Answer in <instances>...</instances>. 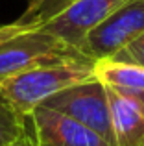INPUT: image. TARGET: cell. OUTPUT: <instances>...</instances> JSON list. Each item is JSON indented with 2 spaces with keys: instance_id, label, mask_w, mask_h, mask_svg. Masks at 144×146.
<instances>
[{
  "instance_id": "6da1fadb",
  "label": "cell",
  "mask_w": 144,
  "mask_h": 146,
  "mask_svg": "<svg viewBox=\"0 0 144 146\" xmlns=\"http://www.w3.org/2000/svg\"><path fill=\"white\" fill-rule=\"evenodd\" d=\"M94 78V61L87 57L39 65L0 78V100L18 115L30 117L35 107L55 93Z\"/></svg>"
},
{
  "instance_id": "7a4b0ae2",
  "label": "cell",
  "mask_w": 144,
  "mask_h": 146,
  "mask_svg": "<svg viewBox=\"0 0 144 146\" xmlns=\"http://www.w3.org/2000/svg\"><path fill=\"white\" fill-rule=\"evenodd\" d=\"M41 106L63 113L67 117L78 120L79 124L90 128L115 144L111 124V109H109V94L107 87L100 80H89V82L78 83V85L67 87V89L55 93L54 96L44 100Z\"/></svg>"
},
{
  "instance_id": "3957f363",
  "label": "cell",
  "mask_w": 144,
  "mask_h": 146,
  "mask_svg": "<svg viewBox=\"0 0 144 146\" xmlns=\"http://www.w3.org/2000/svg\"><path fill=\"white\" fill-rule=\"evenodd\" d=\"M81 57L85 56L78 48L69 46L61 39L43 30H32L0 44V78L39 65L81 59Z\"/></svg>"
},
{
  "instance_id": "277c9868",
  "label": "cell",
  "mask_w": 144,
  "mask_h": 146,
  "mask_svg": "<svg viewBox=\"0 0 144 146\" xmlns=\"http://www.w3.org/2000/svg\"><path fill=\"white\" fill-rule=\"evenodd\" d=\"M142 33L144 0H127L85 37L79 52L92 61L111 57Z\"/></svg>"
},
{
  "instance_id": "5b68a950",
  "label": "cell",
  "mask_w": 144,
  "mask_h": 146,
  "mask_svg": "<svg viewBox=\"0 0 144 146\" xmlns=\"http://www.w3.org/2000/svg\"><path fill=\"white\" fill-rule=\"evenodd\" d=\"M126 2L127 0H74L50 21L41 24L39 30L79 50L85 37Z\"/></svg>"
},
{
  "instance_id": "8992f818",
  "label": "cell",
  "mask_w": 144,
  "mask_h": 146,
  "mask_svg": "<svg viewBox=\"0 0 144 146\" xmlns=\"http://www.w3.org/2000/svg\"><path fill=\"white\" fill-rule=\"evenodd\" d=\"M35 146H115L90 128L63 113L39 106L30 113Z\"/></svg>"
},
{
  "instance_id": "52a82bcc",
  "label": "cell",
  "mask_w": 144,
  "mask_h": 146,
  "mask_svg": "<svg viewBox=\"0 0 144 146\" xmlns=\"http://www.w3.org/2000/svg\"><path fill=\"white\" fill-rule=\"evenodd\" d=\"M115 146L144 144V107L124 93L107 87Z\"/></svg>"
},
{
  "instance_id": "ba28073f",
  "label": "cell",
  "mask_w": 144,
  "mask_h": 146,
  "mask_svg": "<svg viewBox=\"0 0 144 146\" xmlns=\"http://www.w3.org/2000/svg\"><path fill=\"white\" fill-rule=\"evenodd\" d=\"M94 76L105 87L120 91H144V67L133 61L104 57L94 61Z\"/></svg>"
},
{
  "instance_id": "9c48e42d",
  "label": "cell",
  "mask_w": 144,
  "mask_h": 146,
  "mask_svg": "<svg viewBox=\"0 0 144 146\" xmlns=\"http://www.w3.org/2000/svg\"><path fill=\"white\" fill-rule=\"evenodd\" d=\"M28 117L18 115L7 104L0 100V146H11L20 139L28 137L26 129Z\"/></svg>"
},
{
  "instance_id": "30bf717a",
  "label": "cell",
  "mask_w": 144,
  "mask_h": 146,
  "mask_svg": "<svg viewBox=\"0 0 144 146\" xmlns=\"http://www.w3.org/2000/svg\"><path fill=\"white\" fill-rule=\"evenodd\" d=\"M74 0H28V9L24 11V15L18 21L39 30L41 24L50 21L55 13L65 9Z\"/></svg>"
},
{
  "instance_id": "8fae6325",
  "label": "cell",
  "mask_w": 144,
  "mask_h": 146,
  "mask_svg": "<svg viewBox=\"0 0 144 146\" xmlns=\"http://www.w3.org/2000/svg\"><path fill=\"white\" fill-rule=\"evenodd\" d=\"M111 57L133 61V63H139L141 67H144V33L141 37H137L135 41H131L126 48H122L118 54H115V56H111Z\"/></svg>"
},
{
  "instance_id": "7c38bea8",
  "label": "cell",
  "mask_w": 144,
  "mask_h": 146,
  "mask_svg": "<svg viewBox=\"0 0 144 146\" xmlns=\"http://www.w3.org/2000/svg\"><path fill=\"white\" fill-rule=\"evenodd\" d=\"M32 30H37V28H32V26L24 24V22H20V21H15V22H11V24L0 26V44H4L6 41L13 39V37H17V35H22V33H26V32H32Z\"/></svg>"
},
{
  "instance_id": "4fadbf2b",
  "label": "cell",
  "mask_w": 144,
  "mask_h": 146,
  "mask_svg": "<svg viewBox=\"0 0 144 146\" xmlns=\"http://www.w3.org/2000/svg\"><path fill=\"white\" fill-rule=\"evenodd\" d=\"M11 146H35L33 144V141H32V137H24V139H20L18 143H15V144H11Z\"/></svg>"
},
{
  "instance_id": "5bb4252c",
  "label": "cell",
  "mask_w": 144,
  "mask_h": 146,
  "mask_svg": "<svg viewBox=\"0 0 144 146\" xmlns=\"http://www.w3.org/2000/svg\"><path fill=\"white\" fill-rule=\"evenodd\" d=\"M142 146H144V144H142Z\"/></svg>"
}]
</instances>
